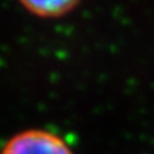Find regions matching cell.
<instances>
[{
    "label": "cell",
    "mask_w": 154,
    "mask_h": 154,
    "mask_svg": "<svg viewBox=\"0 0 154 154\" xmlns=\"http://www.w3.org/2000/svg\"><path fill=\"white\" fill-rule=\"evenodd\" d=\"M0 154H73V152L60 135L32 128L15 134Z\"/></svg>",
    "instance_id": "obj_1"
},
{
    "label": "cell",
    "mask_w": 154,
    "mask_h": 154,
    "mask_svg": "<svg viewBox=\"0 0 154 154\" xmlns=\"http://www.w3.org/2000/svg\"><path fill=\"white\" fill-rule=\"evenodd\" d=\"M77 2H22L29 12L41 18H60L77 7Z\"/></svg>",
    "instance_id": "obj_2"
}]
</instances>
